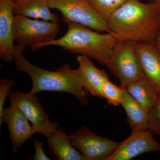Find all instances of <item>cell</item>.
I'll list each match as a JSON object with an SVG mask.
<instances>
[{
	"label": "cell",
	"instance_id": "cell-6",
	"mask_svg": "<svg viewBox=\"0 0 160 160\" xmlns=\"http://www.w3.org/2000/svg\"><path fill=\"white\" fill-rule=\"evenodd\" d=\"M50 9L62 13L65 23H78L99 32H111L108 23L88 0H47Z\"/></svg>",
	"mask_w": 160,
	"mask_h": 160
},
{
	"label": "cell",
	"instance_id": "cell-17",
	"mask_svg": "<svg viewBox=\"0 0 160 160\" xmlns=\"http://www.w3.org/2000/svg\"><path fill=\"white\" fill-rule=\"evenodd\" d=\"M125 88L148 112L154 106L159 95L154 86L145 76Z\"/></svg>",
	"mask_w": 160,
	"mask_h": 160
},
{
	"label": "cell",
	"instance_id": "cell-10",
	"mask_svg": "<svg viewBox=\"0 0 160 160\" xmlns=\"http://www.w3.org/2000/svg\"><path fill=\"white\" fill-rule=\"evenodd\" d=\"M5 122L9 129L12 142V152L18 151L27 140L35 133L43 134V131L32 126L18 108L10 104V107L4 109L0 125Z\"/></svg>",
	"mask_w": 160,
	"mask_h": 160
},
{
	"label": "cell",
	"instance_id": "cell-11",
	"mask_svg": "<svg viewBox=\"0 0 160 160\" xmlns=\"http://www.w3.org/2000/svg\"><path fill=\"white\" fill-rule=\"evenodd\" d=\"M77 60L79 65L78 69H71L68 64H64L63 66L89 93L103 98L102 86L104 82L109 78L108 75L105 71L96 67L87 57L79 55Z\"/></svg>",
	"mask_w": 160,
	"mask_h": 160
},
{
	"label": "cell",
	"instance_id": "cell-25",
	"mask_svg": "<svg viewBox=\"0 0 160 160\" xmlns=\"http://www.w3.org/2000/svg\"><path fill=\"white\" fill-rule=\"evenodd\" d=\"M12 1H13V2H15L18 1V0H12Z\"/></svg>",
	"mask_w": 160,
	"mask_h": 160
},
{
	"label": "cell",
	"instance_id": "cell-13",
	"mask_svg": "<svg viewBox=\"0 0 160 160\" xmlns=\"http://www.w3.org/2000/svg\"><path fill=\"white\" fill-rule=\"evenodd\" d=\"M136 54L145 76L160 94V53L153 42H136Z\"/></svg>",
	"mask_w": 160,
	"mask_h": 160
},
{
	"label": "cell",
	"instance_id": "cell-12",
	"mask_svg": "<svg viewBox=\"0 0 160 160\" xmlns=\"http://www.w3.org/2000/svg\"><path fill=\"white\" fill-rule=\"evenodd\" d=\"M13 6L12 0H0V58L6 63L14 59Z\"/></svg>",
	"mask_w": 160,
	"mask_h": 160
},
{
	"label": "cell",
	"instance_id": "cell-20",
	"mask_svg": "<svg viewBox=\"0 0 160 160\" xmlns=\"http://www.w3.org/2000/svg\"><path fill=\"white\" fill-rule=\"evenodd\" d=\"M147 131L152 135H160V94L148 112Z\"/></svg>",
	"mask_w": 160,
	"mask_h": 160
},
{
	"label": "cell",
	"instance_id": "cell-19",
	"mask_svg": "<svg viewBox=\"0 0 160 160\" xmlns=\"http://www.w3.org/2000/svg\"><path fill=\"white\" fill-rule=\"evenodd\" d=\"M102 89L103 98L107 100L108 104L114 106L122 105V92L121 86H116L108 78L103 83Z\"/></svg>",
	"mask_w": 160,
	"mask_h": 160
},
{
	"label": "cell",
	"instance_id": "cell-22",
	"mask_svg": "<svg viewBox=\"0 0 160 160\" xmlns=\"http://www.w3.org/2000/svg\"><path fill=\"white\" fill-rule=\"evenodd\" d=\"M33 146L35 149V153L33 155V159L35 160H49L48 157L43 150V147L44 143L39 140H35L33 141Z\"/></svg>",
	"mask_w": 160,
	"mask_h": 160
},
{
	"label": "cell",
	"instance_id": "cell-2",
	"mask_svg": "<svg viewBox=\"0 0 160 160\" xmlns=\"http://www.w3.org/2000/svg\"><path fill=\"white\" fill-rule=\"evenodd\" d=\"M25 48L19 44L15 46L14 61L16 70L25 72L31 78L30 93L36 94L42 91L66 92L74 96L81 105H87L89 92L64 66L56 71H51L35 66L23 55Z\"/></svg>",
	"mask_w": 160,
	"mask_h": 160
},
{
	"label": "cell",
	"instance_id": "cell-23",
	"mask_svg": "<svg viewBox=\"0 0 160 160\" xmlns=\"http://www.w3.org/2000/svg\"><path fill=\"white\" fill-rule=\"evenodd\" d=\"M153 43H154L155 46H156L158 51L160 53V30L158 32L157 35Z\"/></svg>",
	"mask_w": 160,
	"mask_h": 160
},
{
	"label": "cell",
	"instance_id": "cell-16",
	"mask_svg": "<svg viewBox=\"0 0 160 160\" xmlns=\"http://www.w3.org/2000/svg\"><path fill=\"white\" fill-rule=\"evenodd\" d=\"M121 87L122 92L121 106L126 111L127 122L132 132L147 130L148 112L127 92L126 88Z\"/></svg>",
	"mask_w": 160,
	"mask_h": 160
},
{
	"label": "cell",
	"instance_id": "cell-18",
	"mask_svg": "<svg viewBox=\"0 0 160 160\" xmlns=\"http://www.w3.org/2000/svg\"><path fill=\"white\" fill-rule=\"evenodd\" d=\"M99 14L107 20L128 0H88Z\"/></svg>",
	"mask_w": 160,
	"mask_h": 160
},
{
	"label": "cell",
	"instance_id": "cell-14",
	"mask_svg": "<svg viewBox=\"0 0 160 160\" xmlns=\"http://www.w3.org/2000/svg\"><path fill=\"white\" fill-rule=\"evenodd\" d=\"M50 9L47 0H18L14 2L13 14L59 23L58 16L52 13Z\"/></svg>",
	"mask_w": 160,
	"mask_h": 160
},
{
	"label": "cell",
	"instance_id": "cell-7",
	"mask_svg": "<svg viewBox=\"0 0 160 160\" xmlns=\"http://www.w3.org/2000/svg\"><path fill=\"white\" fill-rule=\"evenodd\" d=\"M72 146L87 160H106L120 142L102 137L83 126L69 136Z\"/></svg>",
	"mask_w": 160,
	"mask_h": 160
},
{
	"label": "cell",
	"instance_id": "cell-24",
	"mask_svg": "<svg viewBox=\"0 0 160 160\" xmlns=\"http://www.w3.org/2000/svg\"><path fill=\"white\" fill-rule=\"evenodd\" d=\"M153 2L156 5L160 17V0H153Z\"/></svg>",
	"mask_w": 160,
	"mask_h": 160
},
{
	"label": "cell",
	"instance_id": "cell-1",
	"mask_svg": "<svg viewBox=\"0 0 160 160\" xmlns=\"http://www.w3.org/2000/svg\"><path fill=\"white\" fill-rule=\"evenodd\" d=\"M111 32L118 40L153 42L160 30V17L153 2L128 0L107 20Z\"/></svg>",
	"mask_w": 160,
	"mask_h": 160
},
{
	"label": "cell",
	"instance_id": "cell-3",
	"mask_svg": "<svg viewBox=\"0 0 160 160\" xmlns=\"http://www.w3.org/2000/svg\"><path fill=\"white\" fill-rule=\"evenodd\" d=\"M68 30L58 39L43 44L41 48L58 46L72 53L82 55L107 66L118 40L112 32H99L78 23L67 22Z\"/></svg>",
	"mask_w": 160,
	"mask_h": 160
},
{
	"label": "cell",
	"instance_id": "cell-4",
	"mask_svg": "<svg viewBox=\"0 0 160 160\" xmlns=\"http://www.w3.org/2000/svg\"><path fill=\"white\" fill-rule=\"evenodd\" d=\"M59 23L40 21L23 16L14 15L13 32L14 42L26 47L31 46L34 52L43 44L55 39L59 33Z\"/></svg>",
	"mask_w": 160,
	"mask_h": 160
},
{
	"label": "cell",
	"instance_id": "cell-9",
	"mask_svg": "<svg viewBox=\"0 0 160 160\" xmlns=\"http://www.w3.org/2000/svg\"><path fill=\"white\" fill-rule=\"evenodd\" d=\"M147 130L132 132L106 160H129L146 152H160V143Z\"/></svg>",
	"mask_w": 160,
	"mask_h": 160
},
{
	"label": "cell",
	"instance_id": "cell-5",
	"mask_svg": "<svg viewBox=\"0 0 160 160\" xmlns=\"http://www.w3.org/2000/svg\"><path fill=\"white\" fill-rule=\"evenodd\" d=\"M136 42L118 40L112 51L107 66L126 88L129 84L145 75L140 67L136 54Z\"/></svg>",
	"mask_w": 160,
	"mask_h": 160
},
{
	"label": "cell",
	"instance_id": "cell-15",
	"mask_svg": "<svg viewBox=\"0 0 160 160\" xmlns=\"http://www.w3.org/2000/svg\"><path fill=\"white\" fill-rule=\"evenodd\" d=\"M47 143L53 155L59 160H87L72 146L65 132L58 128L47 137Z\"/></svg>",
	"mask_w": 160,
	"mask_h": 160
},
{
	"label": "cell",
	"instance_id": "cell-8",
	"mask_svg": "<svg viewBox=\"0 0 160 160\" xmlns=\"http://www.w3.org/2000/svg\"><path fill=\"white\" fill-rule=\"evenodd\" d=\"M8 98L10 104L17 107L32 125L42 130L46 138L59 128L58 123L50 122L36 94L15 90L10 92Z\"/></svg>",
	"mask_w": 160,
	"mask_h": 160
},
{
	"label": "cell",
	"instance_id": "cell-21",
	"mask_svg": "<svg viewBox=\"0 0 160 160\" xmlns=\"http://www.w3.org/2000/svg\"><path fill=\"white\" fill-rule=\"evenodd\" d=\"M14 84L12 79L3 78L0 82V121L2 117L6 98L9 96L10 89Z\"/></svg>",
	"mask_w": 160,
	"mask_h": 160
}]
</instances>
